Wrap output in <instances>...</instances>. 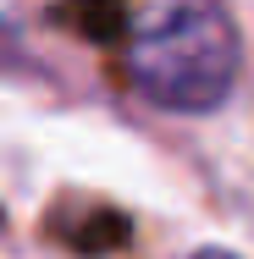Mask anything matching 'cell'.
Wrapping results in <instances>:
<instances>
[{
  "instance_id": "cell-1",
  "label": "cell",
  "mask_w": 254,
  "mask_h": 259,
  "mask_svg": "<svg viewBox=\"0 0 254 259\" xmlns=\"http://www.w3.org/2000/svg\"><path fill=\"white\" fill-rule=\"evenodd\" d=\"M122 72L127 89L166 116H215L238 94L243 33L227 6L166 0L122 17Z\"/></svg>"
},
{
  "instance_id": "cell-2",
  "label": "cell",
  "mask_w": 254,
  "mask_h": 259,
  "mask_svg": "<svg viewBox=\"0 0 254 259\" xmlns=\"http://www.w3.org/2000/svg\"><path fill=\"white\" fill-rule=\"evenodd\" d=\"M0 66H11V72H17V66H28V50H22V28H17L6 11H0Z\"/></svg>"
},
{
  "instance_id": "cell-3",
  "label": "cell",
  "mask_w": 254,
  "mask_h": 259,
  "mask_svg": "<svg viewBox=\"0 0 254 259\" xmlns=\"http://www.w3.org/2000/svg\"><path fill=\"white\" fill-rule=\"evenodd\" d=\"M188 259H243V254H232V248H199V254H188Z\"/></svg>"
}]
</instances>
